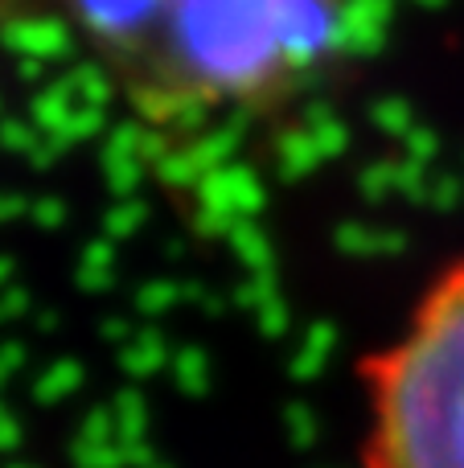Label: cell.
Segmentation results:
<instances>
[{"mask_svg":"<svg viewBox=\"0 0 464 468\" xmlns=\"http://www.w3.org/2000/svg\"><path fill=\"white\" fill-rule=\"evenodd\" d=\"M74 25L144 123L247 115L342 49L353 0H70Z\"/></svg>","mask_w":464,"mask_h":468,"instance_id":"obj_1","label":"cell"},{"mask_svg":"<svg viewBox=\"0 0 464 468\" xmlns=\"http://www.w3.org/2000/svg\"><path fill=\"white\" fill-rule=\"evenodd\" d=\"M366 468H464V259L362 362Z\"/></svg>","mask_w":464,"mask_h":468,"instance_id":"obj_2","label":"cell"}]
</instances>
